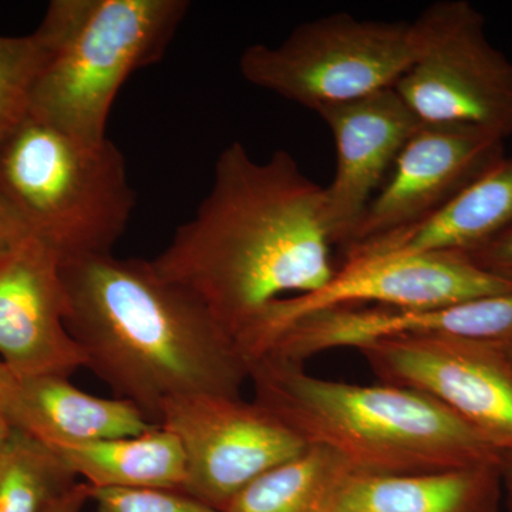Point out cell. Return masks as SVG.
Masks as SVG:
<instances>
[{
    "mask_svg": "<svg viewBox=\"0 0 512 512\" xmlns=\"http://www.w3.org/2000/svg\"><path fill=\"white\" fill-rule=\"evenodd\" d=\"M96 512H218L181 490L93 488Z\"/></svg>",
    "mask_w": 512,
    "mask_h": 512,
    "instance_id": "cell-22",
    "label": "cell"
},
{
    "mask_svg": "<svg viewBox=\"0 0 512 512\" xmlns=\"http://www.w3.org/2000/svg\"><path fill=\"white\" fill-rule=\"evenodd\" d=\"M501 468H503L505 488L512 491V451H503L501 454Z\"/></svg>",
    "mask_w": 512,
    "mask_h": 512,
    "instance_id": "cell-27",
    "label": "cell"
},
{
    "mask_svg": "<svg viewBox=\"0 0 512 512\" xmlns=\"http://www.w3.org/2000/svg\"><path fill=\"white\" fill-rule=\"evenodd\" d=\"M64 322L119 399L158 424L177 397H241L247 360L207 306L144 259L113 254L60 259Z\"/></svg>",
    "mask_w": 512,
    "mask_h": 512,
    "instance_id": "cell-2",
    "label": "cell"
},
{
    "mask_svg": "<svg viewBox=\"0 0 512 512\" xmlns=\"http://www.w3.org/2000/svg\"><path fill=\"white\" fill-rule=\"evenodd\" d=\"M0 414L16 429L35 436L36 423L22 380L0 360Z\"/></svg>",
    "mask_w": 512,
    "mask_h": 512,
    "instance_id": "cell-23",
    "label": "cell"
},
{
    "mask_svg": "<svg viewBox=\"0 0 512 512\" xmlns=\"http://www.w3.org/2000/svg\"><path fill=\"white\" fill-rule=\"evenodd\" d=\"M357 350L384 384L433 397L497 450L512 451V363L494 342L399 338Z\"/></svg>",
    "mask_w": 512,
    "mask_h": 512,
    "instance_id": "cell-10",
    "label": "cell"
},
{
    "mask_svg": "<svg viewBox=\"0 0 512 512\" xmlns=\"http://www.w3.org/2000/svg\"><path fill=\"white\" fill-rule=\"evenodd\" d=\"M64 313L60 255L32 235L0 261V360L20 380L86 367Z\"/></svg>",
    "mask_w": 512,
    "mask_h": 512,
    "instance_id": "cell-13",
    "label": "cell"
},
{
    "mask_svg": "<svg viewBox=\"0 0 512 512\" xmlns=\"http://www.w3.org/2000/svg\"><path fill=\"white\" fill-rule=\"evenodd\" d=\"M92 491V485L86 481L73 484L47 505L43 512H82L87 501L92 500Z\"/></svg>",
    "mask_w": 512,
    "mask_h": 512,
    "instance_id": "cell-26",
    "label": "cell"
},
{
    "mask_svg": "<svg viewBox=\"0 0 512 512\" xmlns=\"http://www.w3.org/2000/svg\"><path fill=\"white\" fill-rule=\"evenodd\" d=\"M325 187L285 150L255 160L241 143L221 151L194 217L151 259L194 293L232 339L272 303L309 295L336 274Z\"/></svg>",
    "mask_w": 512,
    "mask_h": 512,
    "instance_id": "cell-1",
    "label": "cell"
},
{
    "mask_svg": "<svg viewBox=\"0 0 512 512\" xmlns=\"http://www.w3.org/2000/svg\"><path fill=\"white\" fill-rule=\"evenodd\" d=\"M13 426L9 423L5 417L0 414V450L5 446L6 441H8L10 433H12Z\"/></svg>",
    "mask_w": 512,
    "mask_h": 512,
    "instance_id": "cell-28",
    "label": "cell"
},
{
    "mask_svg": "<svg viewBox=\"0 0 512 512\" xmlns=\"http://www.w3.org/2000/svg\"><path fill=\"white\" fill-rule=\"evenodd\" d=\"M76 483L52 447L13 427L0 450V512H43Z\"/></svg>",
    "mask_w": 512,
    "mask_h": 512,
    "instance_id": "cell-20",
    "label": "cell"
},
{
    "mask_svg": "<svg viewBox=\"0 0 512 512\" xmlns=\"http://www.w3.org/2000/svg\"><path fill=\"white\" fill-rule=\"evenodd\" d=\"M507 512H512V491L507 490Z\"/></svg>",
    "mask_w": 512,
    "mask_h": 512,
    "instance_id": "cell-30",
    "label": "cell"
},
{
    "mask_svg": "<svg viewBox=\"0 0 512 512\" xmlns=\"http://www.w3.org/2000/svg\"><path fill=\"white\" fill-rule=\"evenodd\" d=\"M316 114L335 138L336 173L325 187L326 221L333 245L343 249L421 123L393 87Z\"/></svg>",
    "mask_w": 512,
    "mask_h": 512,
    "instance_id": "cell-14",
    "label": "cell"
},
{
    "mask_svg": "<svg viewBox=\"0 0 512 512\" xmlns=\"http://www.w3.org/2000/svg\"><path fill=\"white\" fill-rule=\"evenodd\" d=\"M29 237V228L0 192V261Z\"/></svg>",
    "mask_w": 512,
    "mask_h": 512,
    "instance_id": "cell-25",
    "label": "cell"
},
{
    "mask_svg": "<svg viewBox=\"0 0 512 512\" xmlns=\"http://www.w3.org/2000/svg\"><path fill=\"white\" fill-rule=\"evenodd\" d=\"M399 338L510 340L512 293L443 308L342 305L320 309L293 320L276 333L262 356L303 365L326 350L360 349L379 340Z\"/></svg>",
    "mask_w": 512,
    "mask_h": 512,
    "instance_id": "cell-12",
    "label": "cell"
},
{
    "mask_svg": "<svg viewBox=\"0 0 512 512\" xmlns=\"http://www.w3.org/2000/svg\"><path fill=\"white\" fill-rule=\"evenodd\" d=\"M419 56L393 89L421 124L512 136V62L466 0L433 3L414 20Z\"/></svg>",
    "mask_w": 512,
    "mask_h": 512,
    "instance_id": "cell-7",
    "label": "cell"
},
{
    "mask_svg": "<svg viewBox=\"0 0 512 512\" xmlns=\"http://www.w3.org/2000/svg\"><path fill=\"white\" fill-rule=\"evenodd\" d=\"M45 56V45L37 32L0 36V143L29 113Z\"/></svg>",
    "mask_w": 512,
    "mask_h": 512,
    "instance_id": "cell-21",
    "label": "cell"
},
{
    "mask_svg": "<svg viewBox=\"0 0 512 512\" xmlns=\"http://www.w3.org/2000/svg\"><path fill=\"white\" fill-rule=\"evenodd\" d=\"M512 225V158L504 157L443 210L416 227L343 251L346 259L375 255L468 252Z\"/></svg>",
    "mask_w": 512,
    "mask_h": 512,
    "instance_id": "cell-16",
    "label": "cell"
},
{
    "mask_svg": "<svg viewBox=\"0 0 512 512\" xmlns=\"http://www.w3.org/2000/svg\"><path fill=\"white\" fill-rule=\"evenodd\" d=\"M508 293H512V282L488 274L461 252L360 256L346 259L319 291L272 303L235 343L251 363L262 356L276 333L320 309L342 305L443 308Z\"/></svg>",
    "mask_w": 512,
    "mask_h": 512,
    "instance_id": "cell-8",
    "label": "cell"
},
{
    "mask_svg": "<svg viewBox=\"0 0 512 512\" xmlns=\"http://www.w3.org/2000/svg\"><path fill=\"white\" fill-rule=\"evenodd\" d=\"M504 141L477 128L420 124L343 251L429 220L503 160Z\"/></svg>",
    "mask_w": 512,
    "mask_h": 512,
    "instance_id": "cell-11",
    "label": "cell"
},
{
    "mask_svg": "<svg viewBox=\"0 0 512 512\" xmlns=\"http://www.w3.org/2000/svg\"><path fill=\"white\" fill-rule=\"evenodd\" d=\"M158 424L183 444L188 468L184 493L218 512H225L256 478L309 447L264 406L241 397L167 400Z\"/></svg>",
    "mask_w": 512,
    "mask_h": 512,
    "instance_id": "cell-9",
    "label": "cell"
},
{
    "mask_svg": "<svg viewBox=\"0 0 512 512\" xmlns=\"http://www.w3.org/2000/svg\"><path fill=\"white\" fill-rule=\"evenodd\" d=\"M501 464L376 476L349 473L325 512H501Z\"/></svg>",
    "mask_w": 512,
    "mask_h": 512,
    "instance_id": "cell-15",
    "label": "cell"
},
{
    "mask_svg": "<svg viewBox=\"0 0 512 512\" xmlns=\"http://www.w3.org/2000/svg\"><path fill=\"white\" fill-rule=\"evenodd\" d=\"M92 488H168L183 491L187 456L173 431L156 424L137 436L52 447Z\"/></svg>",
    "mask_w": 512,
    "mask_h": 512,
    "instance_id": "cell-17",
    "label": "cell"
},
{
    "mask_svg": "<svg viewBox=\"0 0 512 512\" xmlns=\"http://www.w3.org/2000/svg\"><path fill=\"white\" fill-rule=\"evenodd\" d=\"M466 255L488 274L512 282V225L483 247Z\"/></svg>",
    "mask_w": 512,
    "mask_h": 512,
    "instance_id": "cell-24",
    "label": "cell"
},
{
    "mask_svg": "<svg viewBox=\"0 0 512 512\" xmlns=\"http://www.w3.org/2000/svg\"><path fill=\"white\" fill-rule=\"evenodd\" d=\"M188 9L187 0H53L36 29L46 56L29 113L80 140H107L121 87L163 59Z\"/></svg>",
    "mask_w": 512,
    "mask_h": 512,
    "instance_id": "cell-4",
    "label": "cell"
},
{
    "mask_svg": "<svg viewBox=\"0 0 512 512\" xmlns=\"http://www.w3.org/2000/svg\"><path fill=\"white\" fill-rule=\"evenodd\" d=\"M35 417V437L49 447L137 436L157 423L128 400L101 399L77 389L69 377L22 380Z\"/></svg>",
    "mask_w": 512,
    "mask_h": 512,
    "instance_id": "cell-18",
    "label": "cell"
},
{
    "mask_svg": "<svg viewBox=\"0 0 512 512\" xmlns=\"http://www.w3.org/2000/svg\"><path fill=\"white\" fill-rule=\"evenodd\" d=\"M497 348L507 356V359L512 363V339L504 340V342H494Z\"/></svg>",
    "mask_w": 512,
    "mask_h": 512,
    "instance_id": "cell-29",
    "label": "cell"
},
{
    "mask_svg": "<svg viewBox=\"0 0 512 512\" xmlns=\"http://www.w3.org/2000/svg\"><path fill=\"white\" fill-rule=\"evenodd\" d=\"M419 56L413 22L333 13L303 23L279 45H252L239 57L248 83L318 111L390 89Z\"/></svg>",
    "mask_w": 512,
    "mask_h": 512,
    "instance_id": "cell-6",
    "label": "cell"
},
{
    "mask_svg": "<svg viewBox=\"0 0 512 512\" xmlns=\"http://www.w3.org/2000/svg\"><path fill=\"white\" fill-rule=\"evenodd\" d=\"M0 192L60 259L113 254L136 207L126 157L35 114L0 143Z\"/></svg>",
    "mask_w": 512,
    "mask_h": 512,
    "instance_id": "cell-5",
    "label": "cell"
},
{
    "mask_svg": "<svg viewBox=\"0 0 512 512\" xmlns=\"http://www.w3.org/2000/svg\"><path fill=\"white\" fill-rule=\"evenodd\" d=\"M255 402L308 446L336 451L355 473L409 476L501 464L503 451L433 397L382 384L320 379L299 363H249Z\"/></svg>",
    "mask_w": 512,
    "mask_h": 512,
    "instance_id": "cell-3",
    "label": "cell"
},
{
    "mask_svg": "<svg viewBox=\"0 0 512 512\" xmlns=\"http://www.w3.org/2000/svg\"><path fill=\"white\" fill-rule=\"evenodd\" d=\"M352 471L336 451L309 446L256 478L225 512H325L330 495Z\"/></svg>",
    "mask_w": 512,
    "mask_h": 512,
    "instance_id": "cell-19",
    "label": "cell"
}]
</instances>
